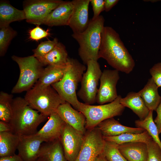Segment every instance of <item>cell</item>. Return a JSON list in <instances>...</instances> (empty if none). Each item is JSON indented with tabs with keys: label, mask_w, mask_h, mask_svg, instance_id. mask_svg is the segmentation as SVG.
<instances>
[{
	"label": "cell",
	"mask_w": 161,
	"mask_h": 161,
	"mask_svg": "<svg viewBox=\"0 0 161 161\" xmlns=\"http://www.w3.org/2000/svg\"><path fill=\"white\" fill-rule=\"evenodd\" d=\"M98 58H103L115 69L128 74L135 63L119 34L112 27L104 26L102 33Z\"/></svg>",
	"instance_id": "cell-1"
},
{
	"label": "cell",
	"mask_w": 161,
	"mask_h": 161,
	"mask_svg": "<svg viewBox=\"0 0 161 161\" xmlns=\"http://www.w3.org/2000/svg\"><path fill=\"white\" fill-rule=\"evenodd\" d=\"M12 116L10 122L13 133L19 135L35 134L38 126L47 118L32 108L24 98L13 99Z\"/></svg>",
	"instance_id": "cell-2"
},
{
	"label": "cell",
	"mask_w": 161,
	"mask_h": 161,
	"mask_svg": "<svg viewBox=\"0 0 161 161\" xmlns=\"http://www.w3.org/2000/svg\"><path fill=\"white\" fill-rule=\"evenodd\" d=\"M105 19L102 15L95 20L91 19L83 32L73 33L72 36L79 45L78 55L84 65L91 60L97 61Z\"/></svg>",
	"instance_id": "cell-3"
},
{
	"label": "cell",
	"mask_w": 161,
	"mask_h": 161,
	"mask_svg": "<svg viewBox=\"0 0 161 161\" xmlns=\"http://www.w3.org/2000/svg\"><path fill=\"white\" fill-rule=\"evenodd\" d=\"M86 69L84 64L77 59L69 58L67 68L62 78L51 86L61 97L78 111L80 102L76 93L84 72Z\"/></svg>",
	"instance_id": "cell-4"
},
{
	"label": "cell",
	"mask_w": 161,
	"mask_h": 161,
	"mask_svg": "<svg viewBox=\"0 0 161 161\" xmlns=\"http://www.w3.org/2000/svg\"><path fill=\"white\" fill-rule=\"evenodd\" d=\"M24 98L32 108L46 117L56 112L58 106L66 102L51 86H33L27 91Z\"/></svg>",
	"instance_id": "cell-5"
},
{
	"label": "cell",
	"mask_w": 161,
	"mask_h": 161,
	"mask_svg": "<svg viewBox=\"0 0 161 161\" xmlns=\"http://www.w3.org/2000/svg\"><path fill=\"white\" fill-rule=\"evenodd\" d=\"M11 58L18 64L20 69L19 78L11 92L15 94L27 91L38 80L44 69L43 66L33 55L24 57L13 55Z\"/></svg>",
	"instance_id": "cell-6"
},
{
	"label": "cell",
	"mask_w": 161,
	"mask_h": 161,
	"mask_svg": "<svg viewBox=\"0 0 161 161\" xmlns=\"http://www.w3.org/2000/svg\"><path fill=\"white\" fill-rule=\"evenodd\" d=\"M122 97L120 95H118L113 102L99 105L80 102L78 111L85 117L86 129L88 130L92 129L105 120L121 115L125 109L120 103Z\"/></svg>",
	"instance_id": "cell-7"
},
{
	"label": "cell",
	"mask_w": 161,
	"mask_h": 161,
	"mask_svg": "<svg viewBox=\"0 0 161 161\" xmlns=\"http://www.w3.org/2000/svg\"><path fill=\"white\" fill-rule=\"evenodd\" d=\"M86 65L87 70L83 75L77 95L84 103L92 105L96 102L97 86L102 72L97 61L89 60Z\"/></svg>",
	"instance_id": "cell-8"
},
{
	"label": "cell",
	"mask_w": 161,
	"mask_h": 161,
	"mask_svg": "<svg viewBox=\"0 0 161 161\" xmlns=\"http://www.w3.org/2000/svg\"><path fill=\"white\" fill-rule=\"evenodd\" d=\"M64 1L60 0H27L23 6L26 21L39 25L43 24L47 15Z\"/></svg>",
	"instance_id": "cell-9"
},
{
	"label": "cell",
	"mask_w": 161,
	"mask_h": 161,
	"mask_svg": "<svg viewBox=\"0 0 161 161\" xmlns=\"http://www.w3.org/2000/svg\"><path fill=\"white\" fill-rule=\"evenodd\" d=\"M106 141L97 128L88 130L75 161H95L103 151Z\"/></svg>",
	"instance_id": "cell-10"
},
{
	"label": "cell",
	"mask_w": 161,
	"mask_h": 161,
	"mask_svg": "<svg viewBox=\"0 0 161 161\" xmlns=\"http://www.w3.org/2000/svg\"><path fill=\"white\" fill-rule=\"evenodd\" d=\"M116 69H104L100 78V85L96 97V102L100 105L111 103L117 97L116 85L120 77Z\"/></svg>",
	"instance_id": "cell-11"
},
{
	"label": "cell",
	"mask_w": 161,
	"mask_h": 161,
	"mask_svg": "<svg viewBox=\"0 0 161 161\" xmlns=\"http://www.w3.org/2000/svg\"><path fill=\"white\" fill-rule=\"evenodd\" d=\"M84 135L66 123L60 140L67 161H75L83 144Z\"/></svg>",
	"instance_id": "cell-12"
},
{
	"label": "cell",
	"mask_w": 161,
	"mask_h": 161,
	"mask_svg": "<svg viewBox=\"0 0 161 161\" xmlns=\"http://www.w3.org/2000/svg\"><path fill=\"white\" fill-rule=\"evenodd\" d=\"M73 9L68 26L73 33H80L84 31L88 27L90 20L89 19L88 9L90 0H73Z\"/></svg>",
	"instance_id": "cell-13"
},
{
	"label": "cell",
	"mask_w": 161,
	"mask_h": 161,
	"mask_svg": "<svg viewBox=\"0 0 161 161\" xmlns=\"http://www.w3.org/2000/svg\"><path fill=\"white\" fill-rule=\"evenodd\" d=\"M42 138L35 134L20 136L17 148L18 154L24 161H35L39 157Z\"/></svg>",
	"instance_id": "cell-14"
},
{
	"label": "cell",
	"mask_w": 161,
	"mask_h": 161,
	"mask_svg": "<svg viewBox=\"0 0 161 161\" xmlns=\"http://www.w3.org/2000/svg\"><path fill=\"white\" fill-rule=\"evenodd\" d=\"M68 102L60 105L56 112L66 123L85 135L86 132V118L82 113L73 109Z\"/></svg>",
	"instance_id": "cell-15"
},
{
	"label": "cell",
	"mask_w": 161,
	"mask_h": 161,
	"mask_svg": "<svg viewBox=\"0 0 161 161\" xmlns=\"http://www.w3.org/2000/svg\"><path fill=\"white\" fill-rule=\"evenodd\" d=\"M49 116L45 124L35 134L43 139L45 142L60 138L66 123L56 112Z\"/></svg>",
	"instance_id": "cell-16"
},
{
	"label": "cell",
	"mask_w": 161,
	"mask_h": 161,
	"mask_svg": "<svg viewBox=\"0 0 161 161\" xmlns=\"http://www.w3.org/2000/svg\"><path fill=\"white\" fill-rule=\"evenodd\" d=\"M73 9L72 1H64L47 15L43 24L50 27L68 26Z\"/></svg>",
	"instance_id": "cell-17"
},
{
	"label": "cell",
	"mask_w": 161,
	"mask_h": 161,
	"mask_svg": "<svg viewBox=\"0 0 161 161\" xmlns=\"http://www.w3.org/2000/svg\"><path fill=\"white\" fill-rule=\"evenodd\" d=\"M118 148L128 161H148L147 144L142 142H133L117 145Z\"/></svg>",
	"instance_id": "cell-18"
},
{
	"label": "cell",
	"mask_w": 161,
	"mask_h": 161,
	"mask_svg": "<svg viewBox=\"0 0 161 161\" xmlns=\"http://www.w3.org/2000/svg\"><path fill=\"white\" fill-rule=\"evenodd\" d=\"M97 126L103 137L116 136L126 133H139L145 131L142 128L123 125L114 117L103 121Z\"/></svg>",
	"instance_id": "cell-19"
},
{
	"label": "cell",
	"mask_w": 161,
	"mask_h": 161,
	"mask_svg": "<svg viewBox=\"0 0 161 161\" xmlns=\"http://www.w3.org/2000/svg\"><path fill=\"white\" fill-rule=\"evenodd\" d=\"M120 103L124 107L131 109L140 120L145 118L150 111L138 92H132L128 93L126 97L121 98Z\"/></svg>",
	"instance_id": "cell-20"
},
{
	"label": "cell",
	"mask_w": 161,
	"mask_h": 161,
	"mask_svg": "<svg viewBox=\"0 0 161 161\" xmlns=\"http://www.w3.org/2000/svg\"><path fill=\"white\" fill-rule=\"evenodd\" d=\"M26 19L23 10H19L12 6L8 1L0 2V28L9 26L11 23Z\"/></svg>",
	"instance_id": "cell-21"
},
{
	"label": "cell",
	"mask_w": 161,
	"mask_h": 161,
	"mask_svg": "<svg viewBox=\"0 0 161 161\" xmlns=\"http://www.w3.org/2000/svg\"><path fill=\"white\" fill-rule=\"evenodd\" d=\"M68 58L65 46L59 42L51 51L38 60L43 66L63 67L67 66Z\"/></svg>",
	"instance_id": "cell-22"
},
{
	"label": "cell",
	"mask_w": 161,
	"mask_h": 161,
	"mask_svg": "<svg viewBox=\"0 0 161 161\" xmlns=\"http://www.w3.org/2000/svg\"><path fill=\"white\" fill-rule=\"evenodd\" d=\"M67 65L63 67L47 66L44 69L40 78L33 86L43 88L58 82L63 77Z\"/></svg>",
	"instance_id": "cell-23"
},
{
	"label": "cell",
	"mask_w": 161,
	"mask_h": 161,
	"mask_svg": "<svg viewBox=\"0 0 161 161\" xmlns=\"http://www.w3.org/2000/svg\"><path fill=\"white\" fill-rule=\"evenodd\" d=\"M41 145L39 157L46 161H67L60 138Z\"/></svg>",
	"instance_id": "cell-24"
},
{
	"label": "cell",
	"mask_w": 161,
	"mask_h": 161,
	"mask_svg": "<svg viewBox=\"0 0 161 161\" xmlns=\"http://www.w3.org/2000/svg\"><path fill=\"white\" fill-rule=\"evenodd\" d=\"M158 88L151 78L148 79L143 88L138 92L150 110L156 111L161 101Z\"/></svg>",
	"instance_id": "cell-25"
},
{
	"label": "cell",
	"mask_w": 161,
	"mask_h": 161,
	"mask_svg": "<svg viewBox=\"0 0 161 161\" xmlns=\"http://www.w3.org/2000/svg\"><path fill=\"white\" fill-rule=\"evenodd\" d=\"M19 140L20 135L13 133H0V157L15 154Z\"/></svg>",
	"instance_id": "cell-26"
},
{
	"label": "cell",
	"mask_w": 161,
	"mask_h": 161,
	"mask_svg": "<svg viewBox=\"0 0 161 161\" xmlns=\"http://www.w3.org/2000/svg\"><path fill=\"white\" fill-rule=\"evenodd\" d=\"M103 137L105 141L118 145L133 142L147 143L152 139L146 130L139 133H126L116 136Z\"/></svg>",
	"instance_id": "cell-27"
},
{
	"label": "cell",
	"mask_w": 161,
	"mask_h": 161,
	"mask_svg": "<svg viewBox=\"0 0 161 161\" xmlns=\"http://www.w3.org/2000/svg\"><path fill=\"white\" fill-rule=\"evenodd\" d=\"M153 111L150 110L148 115L144 119L135 121V125L136 127L142 128L146 131L161 149V141L157 127L153 119Z\"/></svg>",
	"instance_id": "cell-28"
},
{
	"label": "cell",
	"mask_w": 161,
	"mask_h": 161,
	"mask_svg": "<svg viewBox=\"0 0 161 161\" xmlns=\"http://www.w3.org/2000/svg\"><path fill=\"white\" fill-rule=\"evenodd\" d=\"M12 94L1 91L0 92V120L9 123L12 116Z\"/></svg>",
	"instance_id": "cell-29"
},
{
	"label": "cell",
	"mask_w": 161,
	"mask_h": 161,
	"mask_svg": "<svg viewBox=\"0 0 161 161\" xmlns=\"http://www.w3.org/2000/svg\"><path fill=\"white\" fill-rule=\"evenodd\" d=\"M17 34V32L10 26L0 28V56L5 54L11 41Z\"/></svg>",
	"instance_id": "cell-30"
},
{
	"label": "cell",
	"mask_w": 161,
	"mask_h": 161,
	"mask_svg": "<svg viewBox=\"0 0 161 161\" xmlns=\"http://www.w3.org/2000/svg\"><path fill=\"white\" fill-rule=\"evenodd\" d=\"M103 154L108 161H128L119 151L117 145L105 142Z\"/></svg>",
	"instance_id": "cell-31"
},
{
	"label": "cell",
	"mask_w": 161,
	"mask_h": 161,
	"mask_svg": "<svg viewBox=\"0 0 161 161\" xmlns=\"http://www.w3.org/2000/svg\"><path fill=\"white\" fill-rule=\"evenodd\" d=\"M58 42V38H55L52 40L41 42L36 48L32 50L33 55L38 59L42 58L51 51Z\"/></svg>",
	"instance_id": "cell-32"
},
{
	"label": "cell",
	"mask_w": 161,
	"mask_h": 161,
	"mask_svg": "<svg viewBox=\"0 0 161 161\" xmlns=\"http://www.w3.org/2000/svg\"><path fill=\"white\" fill-rule=\"evenodd\" d=\"M148 161H161V149L152 139L147 143Z\"/></svg>",
	"instance_id": "cell-33"
},
{
	"label": "cell",
	"mask_w": 161,
	"mask_h": 161,
	"mask_svg": "<svg viewBox=\"0 0 161 161\" xmlns=\"http://www.w3.org/2000/svg\"><path fill=\"white\" fill-rule=\"evenodd\" d=\"M149 73L158 87H161V62L155 64L150 69Z\"/></svg>",
	"instance_id": "cell-34"
},
{
	"label": "cell",
	"mask_w": 161,
	"mask_h": 161,
	"mask_svg": "<svg viewBox=\"0 0 161 161\" xmlns=\"http://www.w3.org/2000/svg\"><path fill=\"white\" fill-rule=\"evenodd\" d=\"M29 34L30 38L35 41L46 37L50 35L48 30L45 31L38 26L30 30Z\"/></svg>",
	"instance_id": "cell-35"
},
{
	"label": "cell",
	"mask_w": 161,
	"mask_h": 161,
	"mask_svg": "<svg viewBox=\"0 0 161 161\" xmlns=\"http://www.w3.org/2000/svg\"><path fill=\"white\" fill-rule=\"evenodd\" d=\"M93 12L92 20L98 18L100 13L104 10V0H90Z\"/></svg>",
	"instance_id": "cell-36"
},
{
	"label": "cell",
	"mask_w": 161,
	"mask_h": 161,
	"mask_svg": "<svg viewBox=\"0 0 161 161\" xmlns=\"http://www.w3.org/2000/svg\"><path fill=\"white\" fill-rule=\"evenodd\" d=\"M157 116L154 120L157 127L159 134L161 133V101L156 110Z\"/></svg>",
	"instance_id": "cell-37"
},
{
	"label": "cell",
	"mask_w": 161,
	"mask_h": 161,
	"mask_svg": "<svg viewBox=\"0 0 161 161\" xmlns=\"http://www.w3.org/2000/svg\"><path fill=\"white\" fill-rule=\"evenodd\" d=\"M12 132V129L10 123L0 121V133Z\"/></svg>",
	"instance_id": "cell-38"
},
{
	"label": "cell",
	"mask_w": 161,
	"mask_h": 161,
	"mask_svg": "<svg viewBox=\"0 0 161 161\" xmlns=\"http://www.w3.org/2000/svg\"><path fill=\"white\" fill-rule=\"evenodd\" d=\"M0 161H24L18 154L9 156L0 157Z\"/></svg>",
	"instance_id": "cell-39"
},
{
	"label": "cell",
	"mask_w": 161,
	"mask_h": 161,
	"mask_svg": "<svg viewBox=\"0 0 161 161\" xmlns=\"http://www.w3.org/2000/svg\"><path fill=\"white\" fill-rule=\"evenodd\" d=\"M104 10L106 12L109 11L119 1L118 0H104Z\"/></svg>",
	"instance_id": "cell-40"
},
{
	"label": "cell",
	"mask_w": 161,
	"mask_h": 161,
	"mask_svg": "<svg viewBox=\"0 0 161 161\" xmlns=\"http://www.w3.org/2000/svg\"><path fill=\"white\" fill-rule=\"evenodd\" d=\"M102 153L97 157V161H108Z\"/></svg>",
	"instance_id": "cell-41"
},
{
	"label": "cell",
	"mask_w": 161,
	"mask_h": 161,
	"mask_svg": "<svg viewBox=\"0 0 161 161\" xmlns=\"http://www.w3.org/2000/svg\"><path fill=\"white\" fill-rule=\"evenodd\" d=\"M35 161H46L43 158L40 157Z\"/></svg>",
	"instance_id": "cell-42"
},
{
	"label": "cell",
	"mask_w": 161,
	"mask_h": 161,
	"mask_svg": "<svg viewBox=\"0 0 161 161\" xmlns=\"http://www.w3.org/2000/svg\"><path fill=\"white\" fill-rule=\"evenodd\" d=\"M95 161H97V160H95Z\"/></svg>",
	"instance_id": "cell-43"
}]
</instances>
